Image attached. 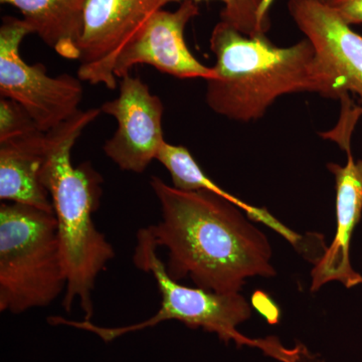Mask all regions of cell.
Listing matches in <instances>:
<instances>
[{
  "instance_id": "cell-1",
  "label": "cell",
  "mask_w": 362,
  "mask_h": 362,
  "mask_svg": "<svg viewBox=\"0 0 362 362\" xmlns=\"http://www.w3.org/2000/svg\"><path fill=\"white\" fill-rule=\"evenodd\" d=\"M161 221L144 228L157 247L168 250L166 270L173 280L189 278L216 293L242 290L247 279L276 276L268 239L242 209L220 195L185 192L151 176Z\"/></svg>"
},
{
  "instance_id": "cell-2",
  "label": "cell",
  "mask_w": 362,
  "mask_h": 362,
  "mask_svg": "<svg viewBox=\"0 0 362 362\" xmlns=\"http://www.w3.org/2000/svg\"><path fill=\"white\" fill-rule=\"evenodd\" d=\"M102 112L78 110L58 127L47 132L42 170V185L51 195L58 223L62 256L66 274L63 307L71 312L78 301L85 320L94 316L93 292L98 276L115 257L113 247L93 221L102 197V176L89 162L74 166L71 149L86 128Z\"/></svg>"
},
{
  "instance_id": "cell-3",
  "label": "cell",
  "mask_w": 362,
  "mask_h": 362,
  "mask_svg": "<svg viewBox=\"0 0 362 362\" xmlns=\"http://www.w3.org/2000/svg\"><path fill=\"white\" fill-rule=\"evenodd\" d=\"M209 47L216 59V78L206 81V104L230 120H259L276 100L294 93L332 99L329 78L307 39L277 47L266 35L250 37L221 21L211 32Z\"/></svg>"
},
{
  "instance_id": "cell-4",
  "label": "cell",
  "mask_w": 362,
  "mask_h": 362,
  "mask_svg": "<svg viewBox=\"0 0 362 362\" xmlns=\"http://www.w3.org/2000/svg\"><path fill=\"white\" fill-rule=\"evenodd\" d=\"M156 251L157 247L148 233L141 228L137 233L133 263L139 270L151 274L156 280L161 295L160 308L156 315L142 322L120 327H101L90 321H73L61 316L49 317V322L52 325L70 326L88 331L105 342H111L128 333L154 327L165 321L176 320L192 329L202 328L207 332L216 333L223 342L233 341L239 346L247 344L259 347L281 361H293L295 350L285 349L277 340L249 339L238 331V326L252 315L249 302L240 292L221 294L181 285L168 275L166 266L157 256Z\"/></svg>"
},
{
  "instance_id": "cell-5",
  "label": "cell",
  "mask_w": 362,
  "mask_h": 362,
  "mask_svg": "<svg viewBox=\"0 0 362 362\" xmlns=\"http://www.w3.org/2000/svg\"><path fill=\"white\" fill-rule=\"evenodd\" d=\"M54 214L23 204L0 206V311L45 308L66 291Z\"/></svg>"
},
{
  "instance_id": "cell-6",
  "label": "cell",
  "mask_w": 362,
  "mask_h": 362,
  "mask_svg": "<svg viewBox=\"0 0 362 362\" xmlns=\"http://www.w3.org/2000/svg\"><path fill=\"white\" fill-rule=\"evenodd\" d=\"M33 33L23 18L4 16L0 26V95L13 100L47 133L75 115L84 89L78 77L47 75L42 63H26L21 45Z\"/></svg>"
},
{
  "instance_id": "cell-7",
  "label": "cell",
  "mask_w": 362,
  "mask_h": 362,
  "mask_svg": "<svg viewBox=\"0 0 362 362\" xmlns=\"http://www.w3.org/2000/svg\"><path fill=\"white\" fill-rule=\"evenodd\" d=\"M288 11L313 45L317 64L329 78L332 99L352 104L354 95L362 111V35L320 0H289Z\"/></svg>"
},
{
  "instance_id": "cell-8",
  "label": "cell",
  "mask_w": 362,
  "mask_h": 362,
  "mask_svg": "<svg viewBox=\"0 0 362 362\" xmlns=\"http://www.w3.org/2000/svg\"><path fill=\"white\" fill-rule=\"evenodd\" d=\"M119 90L116 99L105 102L100 108L117 122L104 152L121 170L142 173L156 160L166 141L162 129L163 103L141 78L130 74L121 78Z\"/></svg>"
},
{
  "instance_id": "cell-9",
  "label": "cell",
  "mask_w": 362,
  "mask_h": 362,
  "mask_svg": "<svg viewBox=\"0 0 362 362\" xmlns=\"http://www.w3.org/2000/svg\"><path fill=\"white\" fill-rule=\"evenodd\" d=\"M162 0H89L78 40V77L115 90L111 65L117 54L159 9Z\"/></svg>"
},
{
  "instance_id": "cell-10",
  "label": "cell",
  "mask_w": 362,
  "mask_h": 362,
  "mask_svg": "<svg viewBox=\"0 0 362 362\" xmlns=\"http://www.w3.org/2000/svg\"><path fill=\"white\" fill-rule=\"evenodd\" d=\"M199 14V7L192 0L180 2L175 11L159 9L117 54L112 75L121 78L134 66L148 65L183 80L216 78L214 69L195 58L185 42V28Z\"/></svg>"
},
{
  "instance_id": "cell-11",
  "label": "cell",
  "mask_w": 362,
  "mask_h": 362,
  "mask_svg": "<svg viewBox=\"0 0 362 362\" xmlns=\"http://www.w3.org/2000/svg\"><path fill=\"white\" fill-rule=\"evenodd\" d=\"M344 166L328 163L337 189V233L311 272V291L327 283H341L347 289L361 284L362 276L350 263V243L362 216V159L356 160L351 150L346 152Z\"/></svg>"
},
{
  "instance_id": "cell-12",
  "label": "cell",
  "mask_w": 362,
  "mask_h": 362,
  "mask_svg": "<svg viewBox=\"0 0 362 362\" xmlns=\"http://www.w3.org/2000/svg\"><path fill=\"white\" fill-rule=\"evenodd\" d=\"M47 133L35 128L0 142V199L54 214L51 195L42 185Z\"/></svg>"
},
{
  "instance_id": "cell-13",
  "label": "cell",
  "mask_w": 362,
  "mask_h": 362,
  "mask_svg": "<svg viewBox=\"0 0 362 362\" xmlns=\"http://www.w3.org/2000/svg\"><path fill=\"white\" fill-rule=\"evenodd\" d=\"M89 0H0L20 11L33 35L62 58L78 59V40Z\"/></svg>"
},
{
  "instance_id": "cell-14",
  "label": "cell",
  "mask_w": 362,
  "mask_h": 362,
  "mask_svg": "<svg viewBox=\"0 0 362 362\" xmlns=\"http://www.w3.org/2000/svg\"><path fill=\"white\" fill-rule=\"evenodd\" d=\"M156 160L160 162L170 175L173 187L185 192L206 190L228 199V202L239 206L246 213L250 220L258 221L271 228L287 240L297 251L306 252L307 240L299 233L293 232L287 226L283 225L273 214L269 213L265 207L252 206L226 192L220 185H216L202 171L194 156L187 147L171 144L165 141L159 150Z\"/></svg>"
},
{
  "instance_id": "cell-15",
  "label": "cell",
  "mask_w": 362,
  "mask_h": 362,
  "mask_svg": "<svg viewBox=\"0 0 362 362\" xmlns=\"http://www.w3.org/2000/svg\"><path fill=\"white\" fill-rule=\"evenodd\" d=\"M185 0H162V7ZM211 1V0H192ZM223 4L221 21L250 37L266 35L270 30V9L273 0H216Z\"/></svg>"
},
{
  "instance_id": "cell-16",
  "label": "cell",
  "mask_w": 362,
  "mask_h": 362,
  "mask_svg": "<svg viewBox=\"0 0 362 362\" xmlns=\"http://www.w3.org/2000/svg\"><path fill=\"white\" fill-rule=\"evenodd\" d=\"M39 128L20 104L1 98L0 100V142ZM40 129V128H39Z\"/></svg>"
},
{
  "instance_id": "cell-17",
  "label": "cell",
  "mask_w": 362,
  "mask_h": 362,
  "mask_svg": "<svg viewBox=\"0 0 362 362\" xmlns=\"http://www.w3.org/2000/svg\"><path fill=\"white\" fill-rule=\"evenodd\" d=\"M329 4L349 23L362 25V0H329Z\"/></svg>"
},
{
  "instance_id": "cell-18",
  "label": "cell",
  "mask_w": 362,
  "mask_h": 362,
  "mask_svg": "<svg viewBox=\"0 0 362 362\" xmlns=\"http://www.w3.org/2000/svg\"><path fill=\"white\" fill-rule=\"evenodd\" d=\"M320 1H322V2H328V1H329V0H320Z\"/></svg>"
}]
</instances>
